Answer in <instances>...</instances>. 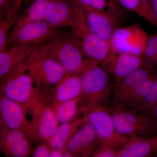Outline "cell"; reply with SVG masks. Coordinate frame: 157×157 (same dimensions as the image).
Returning a JSON list of instances; mask_svg holds the SVG:
<instances>
[{
    "label": "cell",
    "instance_id": "cell-1",
    "mask_svg": "<svg viewBox=\"0 0 157 157\" xmlns=\"http://www.w3.org/2000/svg\"><path fill=\"white\" fill-rule=\"evenodd\" d=\"M40 49L0 80V94L30 107L39 102L42 88L34 63Z\"/></svg>",
    "mask_w": 157,
    "mask_h": 157
},
{
    "label": "cell",
    "instance_id": "cell-2",
    "mask_svg": "<svg viewBox=\"0 0 157 157\" xmlns=\"http://www.w3.org/2000/svg\"><path fill=\"white\" fill-rule=\"evenodd\" d=\"M40 52L56 60L64 68L67 74H81L98 63L86 57L72 36L58 33L40 49Z\"/></svg>",
    "mask_w": 157,
    "mask_h": 157
},
{
    "label": "cell",
    "instance_id": "cell-3",
    "mask_svg": "<svg viewBox=\"0 0 157 157\" xmlns=\"http://www.w3.org/2000/svg\"><path fill=\"white\" fill-rule=\"evenodd\" d=\"M82 88L80 110L107 108L112 86L109 74L100 63H96L80 74Z\"/></svg>",
    "mask_w": 157,
    "mask_h": 157
},
{
    "label": "cell",
    "instance_id": "cell-4",
    "mask_svg": "<svg viewBox=\"0 0 157 157\" xmlns=\"http://www.w3.org/2000/svg\"><path fill=\"white\" fill-rule=\"evenodd\" d=\"M73 14L70 26L72 36L78 44L86 58L100 64L105 61L112 53L109 42L101 39L90 29L84 12L75 0Z\"/></svg>",
    "mask_w": 157,
    "mask_h": 157
},
{
    "label": "cell",
    "instance_id": "cell-5",
    "mask_svg": "<svg viewBox=\"0 0 157 157\" xmlns=\"http://www.w3.org/2000/svg\"><path fill=\"white\" fill-rule=\"evenodd\" d=\"M111 113L116 128L129 138L151 137L157 135V127L151 117L133 109L112 108Z\"/></svg>",
    "mask_w": 157,
    "mask_h": 157
},
{
    "label": "cell",
    "instance_id": "cell-6",
    "mask_svg": "<svg viewBox=\"0 0 157 157\" xmlns=\"http://www.w3.org/2000/svg\"><path fill=\"white\" fill-rule=\"evenodd\" d=\"M33 109L34 117L30 138L47 143L59 125L51 94L42 92L40 100Z\"/></svg>",
    "mask_w": 157,
    "mask_h": 157
},
{
    "label": "cell",
    "instance_id": "cell-7",
    "mask_svg": "<svg viewBox=\"0 0 157 157\" xmlns=\"http://www.w3.org/2000/svg\"><path fill=\"white\" fill-rule=\"evenodd\" d=\"M85 113L84 117L94 129L102 145L117 150L131 138L117 132L111 113L107 108L89 109Z\"/></svg>",
    "mask_w": 157,
    "mask_h": 157
},
{
    "label": "cell",
    "instance_id": "cell-8",
    "mask_svg": "<svg viewBox=\"0 0 157 157\" xmlns=\"http://www.w3.org/2000/svg\"><path fill=\"white\" fill-rule=\"evenodd\" d=\"M33 117V107L21 104L1 94V127L21 130L25 132L29 137Z\"/></svg>",
    "mask_w": 157,
    "mask_h": 157
},
{
    "label": "cell",
    "instance_id": "cell-9",
    "mask_svg": "<svg viewBox=\"0 0 157 157\" xmlns=\"http://www.w3.org/2000/svg\"><path fill=\"white\" fill-rule=\"evenodd\" d=\"M148 36L140 25L134 24L124 27H119L113 34L109 43L113 53L142 56Z\"/></svg>",
    "mask_w": 157,
    "mask_h": 157
},
{
    "label": "cell",
    "instance_id": "cell-10",
    "mask_svg": "<svg viewBox=\"0 0 157 157\" xmlns=\"http://www.w3.org/2000/svg\"><path fill=\"white\" fill-rule=\"evenodd\" d=\"M57 29L45 21L29 23L11 31L8 45H30L44 44L58 34Z\"/></svg>",
    "mask_w": 157,
    "mask_h": 157
},
{
    "label": "cell",
    "instance_id": "cell-11",
    "mask_svg": "<svg viewBox=\"0 0 157 157\" xmlns=\"http://www.w3.org/2000/svg\"><path fill=\"white\" fill-rule=\"evenodd\" d=\"M76 2L83 10L90 29L101 39L109 42L116 30L119 27L120 17Z\"/></svg>",
    "mask_w": 157,
    "mask_h": 157
},
{
    "label": "cell",
    "instance_id": "cell-12",
    "mask_svg": "<svg viewBox=\"0 0 157 157\" xmlns=\"http://www.w3.org/2000/svg\"><path fill=\"white\" fill-rule=\"evenodd\" d=\"M38 52L34 67L42 84V91L49 92L66 75L63 66L55 59Z\"/></svg>",
    "mask_w": 157,
    "mask_h": 157
},
{
    "label": "cell",
    "instance_id": "cell-13",
    "mask_svg": "<svg viewBox=\"0 0 157 157\" xmlns=\"http://www.w3.org/2000/svg\"><path fill=\"white\" fill-rule=\"evenodd\" d=\"M30 140L28 135L24 131L1 127L0 148L7 156H29L33 153Z\"/></svg>",
    "mask_w": 157,
    "mask_h": 157
},
{
    "label": "cell",
    "instance_id": "cell-14",
    "mask_svg": "<svg viewBox=\"0 0 157 157\" xmlns=\"http://www.w3.org/2000/svg\"><path fill=\"white\" fill-rule=\"evenodd\" d=\"M101 65L111 74L115 82L139 68L146 67L142 55L113 52Z\"/></svg>",
    "mask_w": 157,
    "mask_h": 157
},
{
    "label": "cell",
    "instance_id": "cell-15",
    "mask_svg": "<svg viewBox=\"0 0 157 157\" xmlns=\"http://www.w3.org/2000/svg\"><path fill=\"white\" fill-rule=\"evenodd\" d=\"M45 44L10 45L0 51V80L8 76L17 66L27 60Z\"/></svg>",
    "mask_w": 157,
    "mask_h": 157
},
{
    "label": "cell",
    "instance_id": "cell-16",
    "mask_svg": "<svg viewBox=\"0 0 157 157\" xmlns=\"http://www.w3.org/2000/svg\"><path fill=\"white\" fill-rule=\"evenodd\" d=\"M84 118L83 123L70 138L66 147V150L72 153L74 156L89 155L94 152L93 147L97 141L100 142L94 129Z\"/></svg>",
    "mask_w": 157,
    "mask_h": 157
},
{
    "label": "cell",
    "instance_id": "cell-17",
    "mask_svg": "<svg viewBox=\"0 0 157 157\" xmlns=\"http://www.w3.org/2000/svg\"><path fill=\"white\" fill-rule=\"evenodd\" d=\"M150 68L142 67L115 82L113 87V108L119 107L130 93L152 75Z\"/></svg>",
    "mask_w": 157,
    "mask_h": 157
},
{
    "label": "cell",
    "instance_id": "cell-18",
    "mask_svg": "<svg viewBox=\"0 0 157 157\" xmlns=\"http://www.w3.org/2000/svg\"><path fill=\"white\" fill-rule=\"evenodd\" d=\"M117 157H146L157 154V135L131 138L116 150Z\"/></svg>",
    "mask_w": 157,
    "mask_h": 157
},
{
    "label": "cell",
    "instance_id": "cell-19",
    "mask_svg": "<svg viewBox=\"0 0 157 157\" xmlns=\"http://www.w3.org/2000/svg\"><path fill=\"white\" fill-rule=\"evenodd\" d=\"M73 14V5L71 0H51L48 3L45 20L56 28L70 26Z\"/></svg>",
    "mask_w": 157,
    "mask_h": 157
},
{
    "label": "cell",
    "instance_id": "cell-20",
    "mask_svg": "<svg viewBox=\"0 0 157 157\" xmlns=\"http://www.w3.org/2000/svg\"><path fill=\"white\" fill-rule=\"evenodd\" d=\"M80 74H67L51 92L53 105L76 99L81 96Z\"/></svg>",
    "mask_w": 157,
    "mask_h": 157
},
{
    "label": "cell",
    "instance_id": "cell-21",
    "mask_svg": "<svg viewBox=\"0 0 157 157\" xmlns=\"http://www.w3.org/2000/svg\"><path fill=\"white\" fill-rule=\"evenodd\" d=\"M84 121L83 117L82 118L74 119L67 122L60 124L47 144L52 149L66 151L68 141Z\"/></svg>",
    "mask_w": 157,
    "mask_h": 157
},
{
    "label": "cell",
    "instance_id": "cell-22",
    "mask_svg": "<svg viewBox=\"0 0 157 157\" xmlns=\"http://www.w3.org/2000/svg\"><path fill=\"white\" fill-rule=\"evenodd\" d=\"M50 1H34L22 14L19 15L11 31L15 30L29 23L44 21L46 8Z\"/></svg>",
    "mask_w": 157,
    "mask_h": 157
},
{
    "label": "cell",
    "instance_id": "cell-23",
    "mask_svg": "<svg viewBox=\"0 0 157 157\" xmlns=\"http://www.w3.org/2000/svg\"><path fill=\"white\" fill-rule=\"evenodd\" d=\"M157 78L156 76L152 74L130 93L119 107L112 108L135 110L143 101Z\"/></svg>",
    "mask_w": 157,
    "mask_h": 157
},
{
    "label": "cell",
    "instance_id": "cell-24",
    "mask_svg": "<svg viewBox=\"0 0 157 157\" xmlns=\"http://www.w3.org/2000/svg\"><path fill=\"white\" fill-rule=\"evenodd\" d=\"M81 96L73 99L53 105L56 115L59 124L67 122L74 119L81 104Z\"/></svg>",
    "mask_w": 157,
    "mask_h": 157
},
{
    "label": "cell",
    "instance_id": "cell-25",
    "mask_svg": "<svg viewBox=\"0 0 157 157\" xmlns=\"http://www.w3.org/2000/svg\"><path fill=\"white\" fill-rule=\"evenodd\" d=\"M20 6H14L6 14L0 23V51L8 48L10 31H11L18 18Z\"/></svg>",
    "mask_w": 157,
    "mask_h": 157
},
{
    "label": "cell",
    "instance_id": "cell-26",
    "mask_svg": "<svg viewBox=\"0 0 157 157\" xmlns=\"http://www.w3.org/2000/svg\"><path fill=\"white\" fill-rule=\"evenodd\" d=\"M78 4L93 9L108 12L121 17L124 15L123 8L117 0H75Z\"/></svg>",
    "mask_w": 157,
    "mask_h": 157
},
{
    "label": "cell",
    "instance_id": "cell-27",
    "mask_svg": "<svg viewBox=\"0 0 157 157\" xmlns=\"http://www.w3.org/2000/svg\"><path fill=\"white\" fill-rule=\"evenodd\" d=\"M123 9L137 14L153 25L151 15L140 0H117Z\"/></svg>",
    "mask_w": 157,
    "mask_h": 157
},
{
    "label": "cell",
    "instance_id": "cell-28",
    "mask_svg": "<svg viewBox=\"0 0 157 157\" xmlns=\"http://www.w3.org/2000/svg\"><path fill=\"white\" fill-rule=\"evenodd\" d=\"M157 105V78L142 102L135 109L137 112L149 115Z\"/></svg>",
    "mask_w": 157,
    "mask_h": 157
},
{
    "label": "cell",
    "instance_id": "cell-29",
    "mask_svg": "<svg viewBox=\"0 0 157 157\" xmlns=\"http://www.w3.org/2000/svg\"><path fill=\"white\" fill-rule=\"evenodd\" d=\"M142 56L146 67H151L153 66L154 62L157 56V34L149 36Z\"/></svg>",
    "mask_w": 157,
    "mask_h": 157
},
{
    "label": "cell",
    "instance_id": "cell-30",
    "mask_svg": "<svg viewBox=\"0 0 157 157\" xmlns=\"http://www.w3.org/2000/svg\"><path fill=\"white\" fill-rule=\"evenodd\" d=\"M52 148L47 143L40 144L33 152V156L34 157H50Z\"/></svg>",
    "mask_w": 157,
    "mask_h": 157
},
{
    "label": "cell",
    "instance_id": "cell-31",
    "mask_svg": "<svg viewBox=\"0 0 157 157\" xmlns=\"http://www.w3.org/2000/svg\"><path fill=\"white\" fill-rule=\"evenodd\" d=\"M94 156L96 157H117L116 150L103 146L94 153Z\"/></svg>",
    "mask_w": 157,
    "mask_h": 157
},
{
    "label": "cell",
    "instance_id": "cell-32",
    "mask_svg": "<svg viewBox=\"0 0 157 157\" xmlns=\"http://www.w3.org/2000/svg\"><path fill=\"white\" fill-rule=\"evenodd\" d=\"M150 9L152 17L153 20V25L157 27V0H151Z\"/></svg>",
    "mask_w": 157,
    "mask_h": 157
},
{
    "label": "cell",
    "instance_id": "cell-33",
    "mask_svg": "<svg viewBox=\"0 0 157 157\" xmlns=\"http://www.w3.org/2000/svg\"><path fill=\"white\" fill-rule=\"evenodd\" d=\"M64 151L60 150L52 149L51 151L50 157H64Z\"/></svg>",
    "mask_w": 157,
    "mask_h": 157
},
{
    "label": "cell",
    "instance_id": "cell-34",
    "mask_svg": "<svg viewBox=\"0 0 157 157\" xmlns=\"http://www.w3.org/2000/svg\"><path fill=\"white\" fill-rule=\"evenodd\" d=\"M149 115L151 117L157 127V105Z\"/></svg>",
    "mask_w": 157,
    "mask_h": 157
},
{
    "label": "cell",
    "instance_id": "cell-35",
    "mask_svg": "<svg viewBox=\"0 0 157 157\" xmlns=\"http://www.w3.org/2000/svg\"><path fill=\"white\" fill-rule=\"evenodd\" d=\"M155 65H157V57L155 59V60L154 62L153 63V66Z\"/></svg>",
    "mask_w": 157,
    "mask_h": 157
},
{
    "label": "cell",
    "instance_id": "cell-36",
    "mask_svg": "<svg viewBox=\"0 0 157 157\" xmlns=\"http://www.w3.org/2000/svg\"><path fill=\"white\" fill-rule=\"evenodd\" d=\"M20 1H21V2H22L23 0H20Z\"/></svg>",
    "mask_w": 157,
    "mask_h": 157
}]
</instances>
